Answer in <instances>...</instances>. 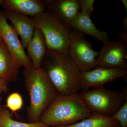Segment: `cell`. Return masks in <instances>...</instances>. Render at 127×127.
<instances>
[{
    "label": "cell",
    "mask_w": 127,
    "mask_h": 127,
    "mask_svg": "<svg viewBox=\"0 0 127 127\" xmlns=\"http://www.w3.org/2000/svg\"><path fill=\"white\" fill-rule=\"evenodd\" d=\"M92 114L79 94L70 95L59 94L42 114L40 121L49 127H64L78 123L89 117Z\"/></svg>",
    "instance_id": "3957f363"
},
{
    "label": "cell",
    "mask_w": 127,
    "mask_h": 127,
    "mask_svg": "<svg viewBox=\"0 0 127 127\" xmlns=\"http://www.w3.org/2000/svg\"><path fill=\"white\" fill-rule=\"evenodd\" d=\"M4 12L17 34L20 36L23 47H27L36 27L34 18L12 11L4 10Z\"/></svg>",
    "instance_id": "8fae6325"
},
{
    "label": "cell",
    "mask_w": 127,
    "mask_h": 127,
    "mask_svg": "<svg viewBox=\"0 0 127 127\" xmlns=\"http://www.w3.org/2000/svg\"><path fill=\"white\" fill-rule=\"evenodd\" d=\"M122 1L123 3L124 4L125 6V9L126 10V14L127 15V0H122Z\"/></svg>",
    "instance_id": "cb8c5ba5"
},
{
    "label": "cell",
    "mask_w": 127,
    "mask_h": 127,
    "mask_svg": "<svg viewBox=\"0 0 127 127\" xmlns=\"http://www.w3.org/2000/svg\"><path fill=\"white\" fill-rule=\"evenodd\" d=\"M27 48L28 56L31 59L33 68L40 67L47 50L42 32L36 26Z\"/></svg>",
    "instance_id": "9a60e30c"
},
{
    "label": "cell",
    "mask_w": 127,
    "mask_h": 127,
    "mask_svg": "<svg viewBox=\"0 0 127 127\" xmlns=\"http://www.w3.org/2000/svg\"><path fill=\"white\" fill-rule=\"evenodd\" d=\"M90 16L91 15L87 12L81 10V12L69 26L84 35L87 34L93 37L98 40L102 42L103 43L108 41L106 32L98 30L91 20Z\"/></svg>",
    "instance_id": "4fadbf2b"
},
{
    "label": "cell",
    "mask_w": 127,
    "mask_h": 127,
    "mask_svg": "<svg viewBox=\"0 0 127 127\" xmlns=\"http://www.w3.org/2000/svg\"><path fill=\"white\" fill-rule=\"evenodd\" d=\"M81 10L87 12L88 14L91 15L93 12L94 0H79Z\"/></svg>",
    "instance_id": "ffe728a7"
},
{
    "label": "cell",
    "mask_w": 127,
    "mask_h": 127,
    "mask_svg": "<svg viewBox=\"0 0 127 127\" xmlns=\"http://www.w3.org/2000/svg\"><path fill=\"white\" fill-rule=\"evenodd\" d=\"M123 23L124 29L125 32H127V15L126 16V17L123 19Z\"/></svg>",
    "instance_id": "603a6c76"
},
{
    "label": "cell",
    "mask_w": 127,
    "mask_h": 127,
    "mask_svg": "<svg viewBox=\"0 0 127 127\" xmlns=\"http://www.w3.org/2000/svg\"><path fill=\"white\" fill-rule=\"evenodd\" d=\"M8 82L5 79L0 78V110L2 107L1 105V95L3 92H6L7 89Z\"/></svg>",
    "instance_id": "44dd1931"
},
{
    "label": "cell",
    "mask_w": 127,
    "mask_h": 127,
    "mask_svg": "<svg viewBox=\"0 0 127 127\" xmlns=\"http://www.w3.org/2000/svg\"><path fill=\"white\" fill-rule=\"evenodd\" d=\"M23 101L21 95L18 93L11 94L7 97L6 106L12 112H16L21 108Z\"/></svg>",
    "instance_id": "ac0fdd59"
},
{
    "label": "cell",
    "mask_w": 127,
    "mask_h": 127,
    "mask_svg": "<svg viewBox=\"0 0 127 127\" xmlns=\"http://www.w3.org/2000/svg\"><path fill=\"white\" fill-rule=\"evenodd\" d=\"M23 73L25 86L30 97L27 119L30 123L38 122L43 112L59 93L41 66L37 68L24 67Z\"/></svg>",
    "instance_id": "7a4b0ae2"
},
{
    "label": "cell",
    "mask_w": 127,
    "mask_h": 127,
    "mask_svg": "<svg viewBox=\"0 0 127 127\" xmlns=\"http://www.w3.org/2000/svg\"><path fill=\"white\" fill-rule=\"evenodd\" d=\"M84 34L71 28L68 54L82 72L91 70L96 67L99 52L94 51L93 45Z\"/></svg>",
    "instance_id": "8992f818"
},
{
    "label": "cell",
    "mask_w": 127,
    "mask_h": 127,
    "mask_svg": "<svg viewBox=\"0 0 127 127\" xmlns=\"http://www.w3.org/2000/svg\"><path fill=\"white\" fill-rule=\"evenodd\" d=\"M19 68L3 40L0 44V78L8 82L16 81Z\"/></svg>",
    "instance_id": "5bb4252c"
},
{
    "label": "cell",
    "mask_w": 127,
    "mask_h": 127,
    "mask_svg": "<svg viewBox=\"0 0 127 127\" xmlns=\"http://www.w3.org/2000/svg\"><path fill=\"white\" fill-rule=\"evenodd\" d=\"M3 0H0V6L1 4V3H2V2H3Z\"/></svg>",
    "instance_id": "484cf974"
},
{
    "label": "cell",
    "mask_w": 127,
    "mask_h": 127,
    "mask_svg": "<svg viewBox=\"0 0 127 127\" xmlns=\"http://www.w3.org/2000/svg\"><path fill=\"white\" fill-rule=\"evenodd\" d=\"M46 8L59 20L69 25L81 11L79 0H45Z\"/></svg>",
    "instance_id": "30bf717a"
},
{
    "label": "cell",
    "mask_w": 127,
    "mask_h": 127,
    "mask_svg": "<svg viewBox=\"0 0 127 127\" xmlns=\"http://www.w3.org/2000/svg\"><path fill=\"white\" fill-rule=\"evenodd\" d=\"M0 127H1V126H0Z\"/></svg>",
    "instance_id": "4316f807"
},
{
    "label": "cell",
    "mask_w": 127,
    "mask_h": 127,
    "mask_svg": "<svg viewBox=\"0 0 127 127\" xmlns=\"http://www.w3.org/2000/svg\"><path fill=\"white\" fill-rule=\"evenodd\" d=\"M97 58V66L127 69V43L122 40L103 42Z\"/></svg>",
    "instance_id": "ba28073f"
},
{
    "label": "cell",
    "mask_w": 127,
    "mask_h": 127,
    "mask_svg": "<svg viewBox=\"0 0 127 127\" xmlns=\"http://www.w3.org/2000/svg\"><path fill=\"white\" fill-rule=\"evenodd\" d=\"M57 127H121L118 121L112 118L92 113L88 118L69 126Z\"/></svg>",
    "instance_id": "2e32d148"
},
{
    "label": "cell",
    "mask_w": 127,
    "mask_h": 127,
    "mask_svg": "<svg viewBox=\"0 0 127 127\" xmlns=\"http://www.w3.org/2000/svg\"><path fill=\"white\" fill-rule=\"evenodd\" d=\"M127 75V69L97 66L91 70L82 72L80 89L83 91L91 88L103 87L106 83L114 81L119 78L126 79Z\"/></svg>",
    "instance_id": "9c48e42d"
},
{
    "label": "cell",
    "mask_w": 127,
    "mask_h": 127,
    "mask_svg": "<svg viewBox=\"0 0 127 127\" xmlns=\"http://www.w3.org/2000/svg\"><path fill=\"white\" fill-rule=\"evenodd\" d=\"M2 41H3V39H2V37H1L0 34V44L1 43Z\"/></svg>",
    "instance_id": "d4e9b609"
},
{
    "label": "cell",
    "mask_w": 127,
    "mask_h": 127,
    "mask_svg": "<svg viewBox=\"0 0 127 127\" xmlns=\"http://www.w3.org/2000/svg\"><path fill=\"white\" fill-rule=\"evenodd\" d=\"M36 26L42 32L47 51L68 54L71 28L48 10L34 16Z\"/></svg>",
    "instance_id": "277c9868"
},
{
    "label": "cell",
    "mask_w": 127,
    "mask_h": 127,
    "mask_svg": "<svg viewBox=\"0 0 127 127\" xmlns=\"http://www.w3.org/2000/svg\"><path fill=\"white\" fill-rule=\"evenodd\" d=\"M0 6L4 10L16 12L32 18L46 10L43 0H3Z\"/></svg>",
    "instance_id": "7c38bea8"
},
{
    "label": "cell",
    "mask_w": 127,
    "mask_h": 127,
    "mask_svg": "<svg viewBox=\"0 0 127 127\" xmlns=\"http://www.w3.org/2000/svg\"><path fill=\"white\" fill-rule=\"evenodd\" d=\"M41 67L59 94H79L82 72L69 54L47 51Z\"/></svg>",
    "instance_id": "6da1fadb"
},
{
    "label": "cell",
    "mask_w": 127,
    "mask_h": 127,
    "mask_svg": "<svg viewBox=\"0 0 127 127\" xmlns=\"http://www.w3.org/2000/svg\"><path fill=\"white\" fill-rule=\"evenodd\" d=\"M0 34L19 67H33L31 59L25 52L21 42L11 25L7 22L4 11L0 9Z\"/></svg>",
    "instance_id": "52a82bcc"
},
{
    "label": "cell",
    "mask_w": 127,
    "mask_h": 127,
    "mask_svg": "<svg viewBox=\"0 0 127 127\" xmlns=\"http://www.w3.org/2000/svg\"><path fill=\"white\" fill-rule=\"evenodd\" d=\"M0 126L1 127H50L41 122L35 123H22L11 118L7 109L1 108L0 110Z\"/></svg>",
    "instance_id": "e0dca14e"
},
{
    "label": "cell",
    "mask_w": 127,
    "mask_h": 127,
    "mask_svg": "<svg viewBox=\"0 0 127 127\" xmlns=\"http://www.w3.org/2000/svg\"><path fill=\"white\" fill-rule=\"evenodd\" d=\"M112 117L118 121L121 127H127V100Z\"/></svg>",
    "instance_id": "d6986e66"
},
{
    "label": "cell",
    "mask_w": 127,
    "mask_h": 127,
    "mask_svg": "<svg viewBox=\"0 0 127 127\" xmlns=\"http://www.w3.org/2000/svg\"><path fill=\"white\" fill-rule=\"evenodd\" d=\"M79 96L89 111L112 117L127 100V90L122 92L108 90L104 88L83 90Z\"/></svg>",
    "instance_id": "5b68a950"
},
{
    "label": "cell",
    "mask_w": 127,
    "mask_h": 127,
    "mask_svg": "<svg viewBox=\"0 0 127 127\" xmlns=\"http://www.w3.org/2000/svg\"><path fill=\"white\" fill-rule=\"evenodd\" d=\"M119 37L121 40L124 41L127 43V32H119L118 33Z\"/></svg>",
    "instance_id": "7402d4cb"
}]
</instances>
